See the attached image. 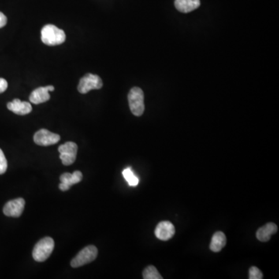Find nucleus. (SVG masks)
Here are the masks:
<instances>
[{"mask_svg":"<svg viewBox=\"0 0 279 279\" xmlns=\"http://www.w3.org/2000/svg\"><path fill=\"white\" fill-rule=\"evenodd\" d=\"M66 39L65 31L48 24L45 26L42 30V41L45 45L48 46H55L64 43Z\"/></svg>","mask_w":279,"mask_h":279,"instance_id":"1","label":"nucleus"},{"mask_svg":"<svg viewBox=\"0 0 279 279\" xmlns=\"http://www.w3.org/2000/svg\"><path fill=\"white\" fill-rule=\"evenodd\" d=\"M54 248V241L51 237H45L39 240L33 250L34 259L38 262H43L50 257Z\"/></svg>","mask_w":279,"mask_h":279,"instance_id":"2","label":"nucleus"},{"mask_svg":"<svg viewBox=\"0 0 279 279\" xmlns=\"http://www.w3.org/2000/svg\"><path fill=\"white\" fill-rule=\"evenodd\" d=\"M130 109L136 116H140L144 112V94L143 90L138 87L131 89L128 94Z\"/></svg>","mask_w":279,"mask_h":279,"instance_id":"3","label":"nucleus"},{"mask_svg":"<svg viewBox=\"0 0 279 279\" xmlns=\"http://www.w3.org/2000/svg\"><path fill=\"white\" fill-rule=\"evenodd\" d=\"M97 255H98V249L95 246H87L75 256L73 260L71 261V265L73 268L83 266L95 260Z\"/></svg>","mask_w":279,"mask_h":279,"instance_id":"4","label":"nucleus"},{"mask_svg":"<svg viewBox=\"0 0 279 279\" xmlns=\"http://www.w3.org/2000/svg\"><path fill=\"white\" fill-rule=\"evenodd\" d=\"M102 85V79L99 76L93 74H86L79 81L78 90L82 94H86L91 90H100Z\"/></svg>","mask_w":279,"mask_h":279,"instance_id":"5","label":"nucleus"},{"mask_svg":"<svg viewBox=\"0 0 279 279\" xmlns=\"http://www.w3.org/2000/svg\"><path fill=\"white\" fill-rule=\"evenodd\" d=\"M58 151L63 165L68 166L72 165L76 160L78 146L74 142H66L58 147Z\"/></svg>","mask_w":279,"mask_h":279,"instance_id":"6","label":"nucleus"},{"mask_svg":"<svg viewBox=\"0 0 279 279\" xmlns=\"http://www.w3.org/2000/svg\"><path fill=\"white\" fill-rule=\"evenodd\" d=\"M34 140L36 144L40 146H50L59 141L60 136L47 130L42 129L34 135Z\"/></svg>","mask_w":279,"mask_h":279,"instance_id":"7","label":"nucleus"},{"mask_svg":"<svg viewBox=\"0 0 279 279\" xmlns=\"http://www.w3.org/2000/svg\"><path fill=\"white\" fill-rule=\"evenodd\" d=\"M24 206H25V200L22 198L9 201L4 206V214L10 217H20L23 213Z\"/></svg>","mask_w":279,"mask_h":279,"instance_id":"8","label":"nucleus"},{"mask_svg":"<svg viewBox=\"0 0 279 279\" xmlns=\"http://www.w3.org/2000/svg\"><path fill=\"white\" fill-rule=\"evenodd\" d=\"M61 183L59 188L61 191H68L73 185L77 184L83 180V173L80 171H75L73 173H64L60 177Z\"/></svg>","mask_w":279,"mask_h":279,"instance_id":"9","label":"nucleus"},{"mask_svg":"<svg viewBox=\"0 0 279 279\" xmlns=\"http://www.w3.org/2000/svg\"><path fill=\"white\" fill-rule=\"evenodd\" d=\"M176 229L173 224L169 221H162L156 227V237L161 240H168L175 235Z\"/></svg>","mask_w":279,"mask_h":279,"instance_id":"10","label":"nucleus"},{"mask_svg":"<svg viewBox=\"0 0 279 279\" xmlns=\"http://www.w3.org/2000/svg\"><path fill=\"white\" fill-rule=\"evenodd\" d=\"M53 91H54V87L53 86L40 87L31 93L30 95V101L36 105L44 103L50 99V96L49 93Z\"/></svg>","mask_w":279,"mask_h":279,"instance_id":"11","label":"nucleus"},{"mask_svg":"<svg viewBox=\"0 0 279 279\" xmlns=\"http://www.w3.org/2000/svg\"><path fill=\"white\" fill-rule=\"evenodd\" d=\"M7 108L10 111L20 116L29 114L32 111V106L30 102H22L18 98L9 102L7 104Z\"/></svg>","mask_w":279,"mask_h":279,"instance_id":"12","label":"nucleus"},{"mask_svg":"<svg viewBox=\"0 0 279 279\" xmlns=\"http://www.w3.org/2000/svg\"><path fill=\"white\" fill-rule=\"evenodd\" d=\"M278 227L274 223H269L261 227L256 232V236L261 242H267L270 240L272 235L276 234Z\"/></svg>","mask_w":279,"mask_h":279,"instance_id":"13","label":"nucleus"},{"mask_svg":"<svg viewBox=\"0 0 279 279\" xmlns=\"http://www.w3.org/2000/svg\"><path fill=\"white\" fill-rule=\"evenodd\" d=\"M200 5V0H176L175 6L181 13H188Z\"/></svg>","mask_w":279,"mask_h":279,"instance_id":"14","label":"nucleus"},{"mask_svg":"<svg viewBox=\"0 0 279 279\" xmlns=\"http://www.w3.org/2000/svg\"><path fill=\"white\" fill-rule=\"evenodd\" d=\"M226 243H227L226 235L221 231H217L212 237L209 248L213 252H219L225 247Z\"/></svg>","mask_w":279,"mask_h":279,"instance_id":"15","label":"nucleus"},{"mask_svg":"<svg viewBox=\"0 0 279 279\" xmlns=\"http://www.w3.org/2000/svg\"><path fill=\"white\" fill-rule=\"evenodd\" d=\"M123 176H124V179H126V181L128 183L129 186H137L139 183V179H138V176H135V174L134 173L131 168L124 169L123 171Z\"/></svg>","mask_w":279,"mask_h":279,"instance_id":"16","label":"nucleus"},{"mask_svg":"<svg viewBox=\"0 0 279 279\" xmlns=\"http://www.w3.org/2000/svg\"><path fill=\"white\" fill-rule=\"evenodd\" d=\"M143 278L144 279H162L158 271L153 265L147 267L143 272Z\"/></svg>","mask_w":279,"mask_h":279,"instance_id":"17","label":"nucleus"},{"mask_svg":"<svg viewBox=\"0 0 279 279\" xmlns=\"http://www.w3.org/2000/svg\"><path fill=\"white\" fill-rule=\"evenodd\" d=\"M264 278L262 272L257 267H251L249 270V279H262Z\"/></svg>","mask_w":279,"mask_h":279,"instance_id":"18","label":"nucleus"},{"mask_svg":"<svg viewBox=\"0 0 279 279\" xmlns=\"http://www.w3.org/2000/svg\"><path fill=\"white\" fill-rule=\"evenodd\" d=\"M7 169V161L4 155L3 151L0 149V175L5 173Z\"/></svg>","mask_w":279,"mask_h":279,"instance_id":"19","label":"nucleus"},{"mask_svg":"<svg viewBox=\"0 0 279 279\" xmlns=\"http://www.w3.org/2000/svg\"><path fill=\"white\" fill-rule=\"evenodd\" d=\"M8 83L6 80L2 78H0V93H4L5 90H7Z\"/></svg>","mask_w":279,"mask_h":279,"instance_id":"20","label":"nucleus"},{"mask_svg":"<svg viewBox=\"0 0 279 279\" xmlns=\"http://www.w3.org/2000/svg\"><path fill=\"white\" fill-rule=\"evenodd\" d=\"M6 23H7L6 16H5L2 12H0V28H2V27H5Z\"/></svg>","mask_w":279,"mask_h":279,"instance_id":"21","label":"nucleus"}]
</instances>
